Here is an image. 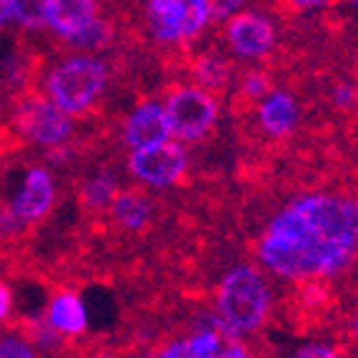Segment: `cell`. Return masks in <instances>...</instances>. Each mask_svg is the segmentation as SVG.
Masks as SVG:
<instances>
[{
	"label": "cell",
	"mask_w": 358,
	"mask_h": 358,
	"mask_svg": "<svg viewBox=\"0 0 358 358\" xmlns=\"http://www.w3.org/2000/svg\"><path fill=\"white\" fill-rule=\"evenodd\" d=\"M256 253L283 281L336 278L358 258V201L341 193L293 198L266 223Z\"/></svg>",
	"instance_id": "cell-1"
},
{
	"label": "cell",
	"mask_w": 358,
	"mask_h": 358,
	"mask_svg": "<svg viewBox=\"0 0 358 358\" xmlns=\"http://www.w3.org/2000/svg\"><path fill=\"white\" fill-rule=\"evenodd\" d=\"M271 288L261 268L243 263L231 268L215 291V313L233 336L256 334L271 313Z\"/></svg>",
	"instance_id": "cell-2"
},
{
	"label": "cell",
	"mask_w": 358,
	"mask_h": 358,
	"mask_svg": "<svg viewBox=\"0 0 358 358\" xmlns=\"http://www.w3.org/2000/svg\"><path fill=\"white\" fill-rule=\"evenodd\" d=\"M108 78H110V71L103 58L90 53L71 55L45 73L43 96L50 98L73 118H83L103 98Z\"/></svg>",
	"instance_id": "cell-3"
},
{
	"label": "cell",
	"mask_w": 358,
	"mask_h": 358,
	"mask_svg": "<svg viewBox=\"0 0 358 358\" xmlns=\"http://www.w3.org/2000/svg\"><path fill=\"white\" fill-rule=\"evenodd\" d=\"M13 128H15L18 141L50 150L71 143L73 133H76V118L68 115L63 108H58L43 93L25 90L13 108Z\"/></svg>",
	"instance_id": "cell-4"
},
{
	"label": "cell",
	"mask_w": 358,
	"mask_h": 358,
	"mask_svg": "<svg viewBox=\"0 0 358 358\" xmlns=\"http://www.w3.org/2000/svg\"><path fill=\"white\" fill-rule=\"evenodd\" d=\"M163 108L173 138L185 143L203 141L218 120V98L201 85H180L171 90Z\"/></svg>",
	"instance_id": "cell-5"
},
{
	"label": "cell",
	"mask_w": 358,
	"mask_h": 358,
	"mask_svg": "<svg viewBox=\"0 0 358 358\" xmlns=\"http://www.w3.org/2000/svg\"><path fill=\"white\" fill-rule=\"evenodd\" d=\"M150 30L158 43H191L210 23L206 0H150Z\"/></svg>",
	"instance_id": "cell-6"
},
{
	"label": "cell",
	"mask_w": 358,
	"mask_h": 358,
	"mask_svg": "<svg viewBox=\"0 0 358 358\" xmlns=\"http://www.w3.org/2000/svg\"><path fill=\"white\" fill-rule=\"evenodd\" d=\"M188 153L183 145L166 141L158 145H145V148H133L128 153V171L138 183L150 185V188H171V185L183 183L188 173Z\"/></svg>",
	"instance_id": "cell-7"
},
{
	"label": "cell",
	"mask_w": 358,
	"mask_h": 358,
	"mask_svg": "<svg viewBox=\"0 0 358 358\" xmlns=\"http://www.w3.org/2000/svg\"><path fill=\"white\" fill-rule=\"evenodd\" d=\"M58 201V185L48 166H28L23 171L18 191L8 201L10 210L18 215L28 228L38 226L53 213Z\"/></svg>",
	"instance_id": "cell-8"
},
{
	"label": "cell",
	"mask_w": 358,
	"mask_h": 358,
	"mask_svg": "<svg viewBox=\"0 0 358 358\" xmlns=\"http://www.w3.org/2000/svg\"><path fill=\"white\" fill-rule=\"evenodd\" d=\"M108 223L118 233H128V236H143L150 231L155 218V201L150 193L143 188L131 185V188H120L115 198L110 201L108 210L103 213Z\"/></svg>",
	"instance_id": "cell-9"
},
{
	"label": "cell",
	"mask_w": 358,
	"mask_h": 358,
	"mask_svg": "<svg viewBox=\"0 0 358 358\" xmlns=\"http://www.w3.org/2000/svg\"><path fill=\"white\" fill-rule=\"evenodd\" d=\"M228 45L238 58H263L275 45V30L268 18L258 13H236L226 25Z\"/></svg>",
	"instance_id": "cell-10"
},
{
	"label": "cell",
	"mask_w": 358,
	"mask_h": 358,
	"mask_svg": "<svg viewBox=\"0 0 358 358\" xmlns=\"http://www.w3.org/2000/svg\"><path fill=\"white\" fill-rule=\"evenodd\" d=\"M253 113H256L258 131L273 143H281V141L291 138L301 120L299 103L286 90H271L268 96L258 103Z\"/></svg>",
	"instance_id": "cell-11"
},
{
	"label": "cell",
	"mask_w": 358,
	"mask_h": 358,
	"mask_svg": "<svg viewBox=\"0 0 358 358\" xmlns=\"http://www.w3.org/2000/svg\"><path fill=\"white\" fill-rule=\"evenodd\" d=\"M43 318H45L50 329L58 331L60 336H66L68 341H78L90 326L88 303L73 288H58L48 299Z\"/></svg>",
	"instance_id": "cell-12"
},
{
	"label": "cell",
	"mask_w": 358,
	"mask_h": 358,
	"mask_svg": "<svg viewBox=\"0 0 358 358\" xmlns=\"http://www.w3.org/2000/svg\"><path fill=\"white\" fill-rule=\"evenodd\" d=\"M173 133L168 126L166 108L153 101H145L131 110V115L123 123V143L128 148H145V145H158L171 141Z\"/></svg>",
	"instance_id": "cell-13"
},
{
	"label": "cell",
	"mask_w": 358,
	"mask_h": 358,
	"mask_svg": "<svg viewBox=\"0 0 358 358\" xmlns=\"http://www.w3.org/2000/svg\"><path fill=\"white\" fill-rule=\"evenodd\" d=\"M98 18V0H50L48 28L60 41H68Z\"/></svg>",
	"instance_id": "cell-14"
},
{
	"label": "cell",
	"mask_w": 358,
	"mask_h": 358,
	"mask_svg": "<svg viewBox=\"0 0 358 358\" xmlns=\"http://www.w3.org/2000/svg\"><path fill=\"white\" fill-rule=\"evenodd\" d=\"M120 191L118 176L108 168H98L90 176H85L83 183L78 185V203L83 208V213L88 215H103L110 206V201L115 198V193Z\"/></svg>",
	"instance_id": "cell-15"
},
{
	"label": "cell",
	"mask_w": 358,
	"mask_h": 358,
	"mask_svg": "<svg viewBox=\"0 0 358 358\" xmlns=\"http://www.w3.org/2000/svg\"><path fill=\"white\" fill-rule=\"evenodd\" d=\"M191 73L201 88L210 93H223L231 85V63L223 55L203 53L191 63Z\"/></svg>",
	"instance_id": "cell-16"
},
{
	"label": "cell",
	"mask_w": 358,
	"mask_h": 358,
	"mask_svg": "<svg viewBox=\"0 0 358 358\" xmlns=\"http://www.w3.org/2000/svg\"><path fill=\"white\" fill-rule=\"evenodd\" d=\"M273 90V78L266 71H248L241 80L238 90H236V98H233V110L236 113H253L256 106L268 96Z\"/></svg>",
	"instance_id": "cell-17"
},
{
	"label": "cell",
	"mask_w": 358,
	"mask_h": 358,
	"mask_svg": "<svg viewBox=\"0 0 358 358\" xmlns=\"http://www.w3.org/2000/svg\"><path fill=\"white\" fill-rule=\"evenodd\" d=\"M66 43V48L71 50H80V53H96V50H103L108 48L110 43H113V28L108 20H101L96 18L93 23H88L83 30H78L76 36H71Z\"/></svg>",
	"instance_id": "cell-18"
},
{
	"label": "cell",
	"mask_w": 358,
	"mask_h": 358,
	"mask_svg": "<svg viewBox=\"0 0 358 358\" xmlns=\"http://www.w3.org/2000/svg\"><path fill=\"white\" fill-rule=\"evenodd\" d=\"M50 0H10L13 20L23 30H41L48 25Z\"/></svg>",
	"instance_id": "cell-19"
},
{
	"label": "cell",
	"mask_w": 358,
	"mask_h": 358,
	"mask_svg": "<svg viewBox=\"0 0 358 358\" xmlns=\"http://www.w3.org/2000/svg\"><path fill=\"white\" fill-rule=\"evenodd\" d=\"M0 358H41V351L20 326L0 334Z\"/></svg>",
	"instance_id": "cell-20"
},
{
	"label": "cell",
	"mask_w": 358,
	"mask_h": 358,
	"mask_svg": "<svg viewBox=\"0 0 358 358\" xmlns=\"http://www.w3.org/2000/svg\"><path fill=\"white\" fill-rule=\"evenodd\" d=\"M28 231L18 215L13 213L10 206L3 203L0 206V243H13V241H20Z\"/></svg>",
	"instance_id": "cell-21"
},
{
	"label": "cell",
	"mask_w": 358,
	"mask_h": 358,
	"mask_svg": "<svg viewBox=\"0 0 358 358\" xmlns=\"http://www.w3.org/2000/svg\"><path fill=\"white\" fill-rule=\"evenodd\" d=\"M331 103H334L336 110H353L358 106V88L353 83H338L334 90H331Z\"/></svg>",
	"instance_id": "cell-22"
},
{
	"label": "cell",
	"mask_w": 358,
	"mask_h": 358,
	"mask_svg": "<svg viewBox=\"0 0 358 358\" xmlns=\"http://www.w3.org/2000/svg\"><path fill=\"white\" fill-rule=\"evenodd\" d=\"M293 358H343V351L326 343H306L293 353Z\"/></svg>",
	"instance_id": "cell-23"
},
{
	"label": "cell",
	"mask_w": 358,
	"mask_h": 358,
	"mask_svg": "<svg viewBox=\"0 0 358 358\" xmlns=\"http://www.w3.org/2000/svg\"><path fill=\"white\" fill-rule=\"evenodd\" d=\"M206 3H208L210 20H223L236 15V10L243 8L245 0H206Z\"/></svg>",
	"instance_id": "cell-24"
},
{
	"label": "cell",
	"mask_w": 358,
	"mask_h": 358,
	"mask_svg": "<svg viewBox=\"0 0 358 358\" xmlns=\"http://www.w3.org/2000/svg\"><path fill=\"white\" fill-rule=\"evenodd\" d=\"M13 310H15V299H13V291H10V286L0 278V329L10 326Z\"/></svg>",
	"instance_id": "cell-25"
},
{
	"label": "cell",
	"mask_w": 358,
	"mask_h": 358,
	"mask_svg": "<svg viewBox=\"0 0 358 358\" xmlns=\"http://www.w3.org/2000/svg\"><path fill=\"white\" fill-rule=\"evenodd\" d=\"M215 358H253V356H251V351L241 343V338H236V336H233V338H228V343L223 346V351L218 353Z\"/></svg>",
	"instance_id": "cell-26"
},
{
	"label": "cell",
	"mask_w": 358,
	"mask_h": 358,
	"mask_svg": "<svg viewBox=\"0 0 358 358\" xmlns=\"http://www.w3.org/2000/svg\"><path fill=\"white\" fill-rule=\"evenodd\" d=\"M288 3H291L293 10H299V13H310V10H318V8L331 6L334 0H288Z\"/></svg>",
	"instance_id": "cell-27"
},
{
	"label": "cell",
	"mask_w": 358,
	"mask_h": 358,
	"mask_svg": "<svg viewBox=\"0 0 358 358\" xmlns=\"http://www.w3.org/2000/svg\"><path fill=\"white\" fill-rule=\"evenodd\" d=\"M13 20L10 13V0H0V30L8 28V23Z\"/></svg>",
	"instance_id": "cell-28"
},
{
	"label": "cell",
	"mask_w": 358,
	"mask_h": 358,
	"mask_svg": "<svg viewBox=\"0 0 358 358\" xmlns=\"http://www.w3.org/2000/svg\"><path fill=\"white\" fill-rule=\"evenodd\" d=\"M351 334H353V341L358 343V310H356V316H353V321H351Z\"/></svg>",
	"instance_id": "cell-29"
},
{
	"label": "cell",
	"mask_w": 358,
	"mask_h": 358,
	"mask_svg": "<svg viewBox=\"0 0 358 358\" xmlns=\"http://www.w3.org/2000/svg\"><path fill=\"white\" fill-rule=\"evenodd\" d=\"M141 358H158V353H145V356H141Z\"/></svg>",
	"instance_id": "cell-30"
},
{
	"label": "cell",
	"mask_w": 358,
	"mask_h": 358,
	"mask_svg": "<svg viewBox=\"0 0 358 358\" xmlns=\"http://www.w3.org/2000/svg\"><path fill=\"white\" fill-rule=\"evenodd\" d=\"M0 206H3V198H0Z\"/></svg>",
	"instance_id": "cell-31"
}]
</instances>
